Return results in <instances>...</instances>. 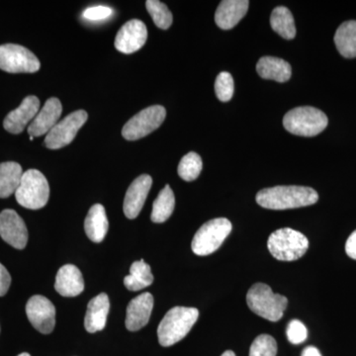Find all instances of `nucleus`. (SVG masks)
Wrapping results in <instances>:
<instances>
[{
	"label": "nucleus",
	"mask_w": 356,
	"mask_h": 356,
	"mask_svg": "<svg viewBox=\"0 0 356 356\" xmlns=\"http://www.w3.org/2000/svg\"><path fill=\"white\" fill-rule=\"evenodd\" d=\"M261 207L270 210H287L314 205L318 200L317 191L311 187L274 186L262 189L255 197Z\"/></svg>",
	"instance_id": "1"
},
{
	"label": "nucleus",
	"mask_w": 356,
	"mask_h": 356,
	"mask_svg": "<svg viewBox=\"0 0 356 356\" xmlns=\"http://www.w3.org/2000/svg\"><path fill=\"white\" fill-rule=\"evenodd\" d=\"M199 311L188 307H175L165 314L158 327L161 346L168 348L184 339L197 322Z\"/></svg>",
	"instance_id": "2"
},
{
	"label": "nucleus",
	"mask_w": 356,
	"mask_h": 356,
	"mask_svg": "<svg viewBox=\"0 0 356 356\" xmlns=\"http://www.w3.org/2000/svg\"><path fill=\"white\" fill-rule=\"evenodd\" d=\"M247 303L250 310L259 317L277 322L286 310L288 300L283 295L274 294L268 285L257 283L248 290Z\"/></svg>",
	"instance_id": "3"
},
{
	"label": "nucleus",
	"mask_w": 356,
	"mask_h": 356,
	"mask_svg": "<svg viewBox=\"0 0 356 356\" xmlns=\"http://www.w3.org/2000/svg\"><path fill=\"white\" fill-rule=\"evenodd\" d=\"M267 248L273 257L281 261L301 259L309 248V241L303 234L290 228L273 232L267 241Z\"/></svg>",
	"instance_id": "4"
},
{
	"label": "nucleus",
	"mask_w": 356,
	"mask_h": 356,
	"mask_svg": "<svg viewBox=\"0 0 356 356\" xmlns=\"http://www.w3.org/2000/svg\"><path fill=\"white\" fill-rule=\"evenodd\" d=\"M327 115L315 107L304 106L290 110L283 118L288 132L301 137H315L327 128Z\"/></svg>",
	"instance_id": "5"
},
{
	"label": "nucleus",
	"mask_w": 356,
	"mask_h": 356,
	"mask_svg": "<svg viewBox=\"0 0 356 356\" xmlns=\"http://www.w3.org/2000/svg\"><path fill=\"white\" fill-rule=\"evenodd\" d=\"M15 197L22 207L30 210L41 209L47 205L50 197L48 180L39 170H27L23 173Z\"/></svg>",
	"instance_id": "6"
},
{
	"label": "nucleus",
	"mask_w": 356,
	"mask_h": 356,
	"mask_svg": "<svg viewBox=\"0 0 356 356\" xmlns=\"http://www.w3.org/2000/svg\"><path fill=\"white\" fill-rule=\"evenodd\" d=\"M232 228V222L226 218H217L205 222L192 240L194 254L204 257L216 252L231 233Z\"/></svg>",
	"instance_id": "7"
},
{
	"label": "nucleus",
	"mask_w": 356,
	"mask_h": 356,
	"mask_svg": "<svg viewBox=\"0 0 356 356\" xmlns=\"http://www.w3.org/2000/svg\"><path fill=\"white\" fill-rule=\"evenodd\" d=\"M40 67L38 58L25 47L15 44L0 46V70L10 74H33Z\"/></svg>",
	"instance_id": "8"
},
{
	"label": "nucleus",
	"mask_w": 356,
	"mask_h": 356,
	"mask_svg": "<svg viewBox=\"0 0 356 356\" xmlns=\"http://www.w3.org/2000/svg\"><path fill=\"white\" fill-rule=\"evenodd\" d=\"M166 116L165 107L154 105L136 114L124 125L122 136L128 140H137L153 133L163 123Z\"/></svg>",
	"instance_id": "9"
},
{
	"label": "nucleus",
	"mask_w": 356,
	"mask_h": 356,
	"mask_svg": "<svg viewBox=\"0 0 356 356\" xmlns=\"http://www.w3.org/2000/svg\"><path fill=\"white\" fill-rule=\"evenodd\" d=\"M88 119V112L77 110L67 115L62 121L58 122L55 127L47 134L44 146L50 149H58L67 147L76 138Z\"/></svg>",
	"instance_id": "10"
},
{
	"label": "nucleus",
	"mask_w": 356,
	"mask_h": 356,
	"mask_svg": "<svg viewBox=\"0 0 356 356\" xmlns=\"http://www.w3.org/2000/svg\"><path fill=\"white\" fill-rule=\"evenodd\" d=\"M26 314L33 327L42 334H51L55 329L56 308L46 297L35 295L28 300Z\"/></svg>",
	"instance_id": "11"
},
{
	"label": "nucleus",
	"mask_w": 356,
	"mask_h": 356,
	"mask_svg": "<svg viewBox=\"0 0 356 356\" xmlns=\"http://www.w3.org/2000/svg\"><path fill=\"white\" fill-rule=\"evenodd\" d=\"M0 236L17 250H23L27 245V227L15 211L6 209L0 213Z\"/></svg>",
	"instance_id": "12"
},
{
	"label": "nucleus",
	"mask_w": 356,
	"mask_h": 356,
	"mask_svg": "<svg viewBox=\"0 0 356 356\" xmlns=\"http://www.w3.org/2000/svg\"><path fill=\"white\" fill-rule=\"evenodd\" d=\"M147 30L140 20L132 19L122 26L115 38V48L123 54H133L146 44Z\"/></svg>",
	"instance_id": "13"
},
{
	"label": "nucleus",
	"mask_w": 356,
	"mask_h": 356,
	"mask_svg": "<svg viewBox=\"0 0 356 356\" xmlns=\"http://www.w3.org/2000/svg\"><path fill=\"white\" fill-rule=\"evenodd\" d=\"M153 179L149 175H143L135 180L129 186L124 199V214L128 219H136L144 207L145 202L149 191H151Z\"/></svg>",
	"instance_id": "14"
},
{
	"label": "nucleus",
	"mask_w": 356,
	"mask_h": 356,
	"mask_svg": "<svg viewBox=\"0 0 356 356\" xmlns=\"http://www.w3.org/2000/svg\"><path fill=\"white\" fill-rule=\"evenodd\" d=\"M40 111V100L34 95L27 96L23 99L20 106L4 119L3 127L7 132L11 134H20L23 132L26 126L34 120L35 117Z\"/></svg>",
	"instance_id": "15"
},
{
	"label": "nucleus",
	"mask_w": 356,
	"mask_h": 356,
	"mask_svg": "<svg viewBox=\"0 0 356 356\" xmlns=\"http://www.w3.org/2000/svg\"><path fill=\"white\" fill-rule=\"evenodd\" d=\"M154 308V296L146 292L129 303L125 325L130 332H137L149 323Z\"/></svg>",
	"instance_id": "16"
},
{
	"label": "nucleus",
	"mask_w": 356,
	"mask_h": 356,
	"mask_svg": "<svg viewBox=\"0 0 356 356\" xmlns=\"http://www.w3.org/2000/svg\"><path fill=\"white\" fill-rule=\"evenodd\" d=\"M63 113L62 103L56 97L47 100L44 107L40 110L28 127V134L30 137H41L44 134L50 132L58 123L60 115Z\"/></svg>",
	"instance_id": "17"
},
{
	"label": "nucleus",
	"mask_w": 356,
	"mask_h": 356,
	"mask_svg": "<svg viewBox=\"0 0 356 356\" xmlns=\"http://www.w3.org/2000/svg\"><path fill=\"white\" fill-rule=\"evenodd\" d=\"M55 289L64 297L79 296L84 290L81 271L74 264L60 267L56 276Z\"/></svg>",
	"instance_id": "18"
},
{
	"label": "nucleus",
	"mask_w": 356,
	"mask_h": 356,
	"mask_svg": "<svg viewBox=\"0 0 356 356\" xmlns=\"http://www.w3.org/2000/svg\"><path fill=\"white\" fill-rule=\"evenodd\" d=\"M248 0H224L218 6L215 22L222 30L233 29L248 13Z\"/></svg>",
	"instance_id": "19"
},
{
	"label": "nucleus",
	"mask_w": 356,
	"mask_h": 356,
	"mask_svg": "<svg viewBox=\"0 0 356 356\" xmlns=\"http://www.w3.org/2000/svg\"><path fill=\"white\" fill-rule=\"evenodd\" d=\"M109 310V298L105 293H102L91 299L84 318V327L86 331L90 334L102 331L106 325Z\"/></svg>",
	"instance_id": "20"
},
{
	"label": "nucleus",
	"mask_w": 356,
	"mask_h": 356,
	"mask_svg": "<svg viewBox=\"0 0 356 356\" xmlns=\"http://www.w3.org/2000/svg\"><path fill=\"white\" fill-rule=\"evenodd\" d=\"M109 229L106 211L102 204H95L88 211L84 221V231L89 240L93 243H102Z\"/></svg>",
	"instance_id": "21"
},
{
	"label": "nucleus",
	"mask_w": 356,
	"mask_h": 356,
	"mask_svg": "<svg viewBox=\"0 0 356 356\" xmlns=\"http://www.w3.org/2000/svg\"><path fill=\"white\" fill-rule=\"evenodd\" d=\"M257 72L261 79L277 83H286L292 74L291 65L284 60L275 57H262L257 65Z\"/></svg>",
	"instance_id": "22"
},
{
	"label": "nucleus",
	"mask_w": 356,
	"mask_h": 356,
	"mask_svg": "<svg viewBox=\"0 0 356 356\" xmlns=\"http://www.w3.org/2000/svg\"><path fill=\"white\" fill-rule=\"evenodd\" d=\"M23 173L19 163L14 161L0 163V198H7L15 194Z\"/></svg>",
	"instance_id": "23"
},
{
	"label": "nucleus",
	"mask_w": 356,
	"mask_h": 356,
	"mask_svg": "<svg viewBox=\"0 0 356 356\" xmlns=\"http://www.w3.org/2000/svg\"><path fill=\"white\" fill-rule=\"evenodd\" d=\"M334 44L343 57L356 58V20L346 21L337 28Z\"/></svg>",
	"instance_id": "24"
},
{
	"label": "nucleus",
	"mask_w": 356,
	"mask_h": 356,
	"mask_svg": "<svg viewBox=\"0 0 356 356\" xmlns=\"http://www.w3.org/2000/svg\"><path fill=\"white\" fill-rule=\"evenodd\" d=\"M154 282L151 266L144 259L134 262L130 268V274L124 278V285L130 291H139L151 286Z\"/></svg>",
	"instance_id": "25"
},
{
	"label": "nucleus",
	"mask_w": 356,
	"mask_h": 356,
	"mask_svg": "<svg viewBox=\"0 0 356 356\" xmlns=\"http://www.w3.org/2000/svg\"><path fill=\"white\" fill-rule=\"evenodd\" d=\"M270 25L274 31L282 38L291 40L296 36L294 18L287 7L278 6L273 9L270 16Z\"/></svg>",
	"instance_id": "26"
},
{
	"label": "nucleus",
	"mask_w": 356,
	"mask_h": 356,
	"mask_svg": "<svg viewBox=\"0 0 356 356\" xmlns=\"http://www.w3.org/2000/svg\"><path fill=\"white\" fill-rule=\"evenodd\" d=\"M175 197L170 185H165L153 204L151 219L154 222L168 221L175 210Z\"/></svg>",
	"instance_id": "27"
},
{
	"label": "nucleus",
	"mask_w": 356,
	"mask_h": 356,
	"mask_svg": "<svg viewBox=\"0 0 356 356\" xmlns=\"http://www.w3.org/2000/svg\"><path fill=\"white\" fill-rule=\"evenodd\" d=\"M202 159L199 154L191 152L185 154L178 165V175L185 181H193L200 175L202 170Z\"/></svg>",
	"instance_id": "28"
},
{
	"label": "nucleus",
	"mask_w": 356,
	"mask_h": 356,
	"mask_svg": "<svg viewBox=\"0 0 356 356\" xmlns=\"http://www.w3.org/2000/svg\"><path fill=\"white\" fill-rule=\"evenodd\" d=\"M147 13L153 18L154 24L159 29L166 30L172 24V14L168 7L159 0H147L146 2Z\"/></svg>",
	"instance_id": "29"
},
{
	"label": "nucleus",
	"mask_w": 356,
	"mask_h": 356,
	"mask_svg": "<svg viewBox=\"0 0 356 356\" xmlns=\"http://www.w3.org/2000/svg\"><path fill=\"white\" fill-rule=\"evenodd\" d=\"M277 343L269 334H261L250 346V356H276Z\"/></svg>",
	"instance_id": "30"
},
{
	"label": "nucleus",
	"mask_w": 356,
	"mask_h": 356,
	"mask_svg": "<svg viewBox=\"0 0 356 356\" xmlns=\"http://www.w3.org/2000/svg\"><path fill=\"white\" fill-rule=\"evenodd\" d=\"M235 90L233 76L227 72H222L215 81V92L218 99L222 102H228L232 99Z\"/></svg>",
	"instance_id": "31"
},
{
	"label": "nucleus",
	"mask_w": 356,
	"mask_h": 356,
	"mask_svg": "<svg viewBox=\"0 0 356 356\" xmlns=\"http://www.w3.org/2000/svg\"><path fill=\"white\" fill-rule=\"evenodd\" d=\"M286 334L288 341L293 344H300L306 341L308 331L303 323L298 320H292L288 324Z\"/></svg>",
	"instance_id": "32"
},
{
	"label": "nucleus",
	"mask_w": 356,
	"mask_h": 356,
	"mask_svg": "<svg viewBox=\"0 0 356 356\" xmlns=\"http://www.w3.org/2000/svg\"><path fill=\"white\" fill-rule=\"evenodd\" d=\"M112 10L107 6H92L86 9L83 13V17L89 21H100L107 19L112 15Z\"/></svg>",
	"instance_id": "33"
},
{
	"label": "nucleus",
	"mask_w": 356,
	"mask_h": 356,
	"mask_svg": "<svg viewBox=\"0 0 356 356\" xmlns=\"http://www.w3.org/2000/svg\"><path fill=\"white\" fill-rule=\"evenodd\" d=\"M11 284V276L6 267L0 264V297L4 296L8 292Z\"/></svg>",
	"instance_id": "34"
},
{
	"label": "nucleus",
	"mask_w": 356,
	"mask_h": 356,
	"mask_svg": "<svg viewBox=\"0 0 356 356\" xmlns=\"http://www.w3.org/2000/svg\"><path fill=\"white\" fill-rule=\"evenodd\" d=\"M346 252L350 259H356V229L346 241Z\"/></svg>",
	"instance_id": "35"
},
{
	"label": "nucleus",
	"mask_w": 356,
	"mask_h": 356,
	"mask_svg": "<svg viewBox=\"0 0 356 356\" xmlns=\"http://www.w3.org/2000/svg\"><path fill=\"white\" fill-rule=\"evenodd\" d=\"M302 356H322L320 350H318L315 346H308L302 353Z\"/></svg>",
	"instance_id": "36"
},
{
	"label": "nucleus",
	"mask_w": 356,
	"mask_h": 356,
	"mask_svg": "<svg viewBox=\"0 0 356 356\" xmlns=\"http://www.w3.org/2000/svg\"><path fill=\"white\" fill-rule=\"evenodd\" d=\"M221 356H236L235 353H234V351L232 350H227L225 351L224 353Z\"/></svg>",
	"instance_id": "37"
},
{
	"label": "nucleus",
	"mask_w": 356,
	"mask_h": 356,
	"mask_svg": "<svg viewBox=\"0 0 356 356\" xmlns=\"http://www.w3.org/2000/svg\"><path fill=\"white\" fill-rule=\"evenodd\" d=\"M18 356H31V355H30L29 353H20V355Z\"/></svg>",
	"instance_id": "38"
}]
</instances>
